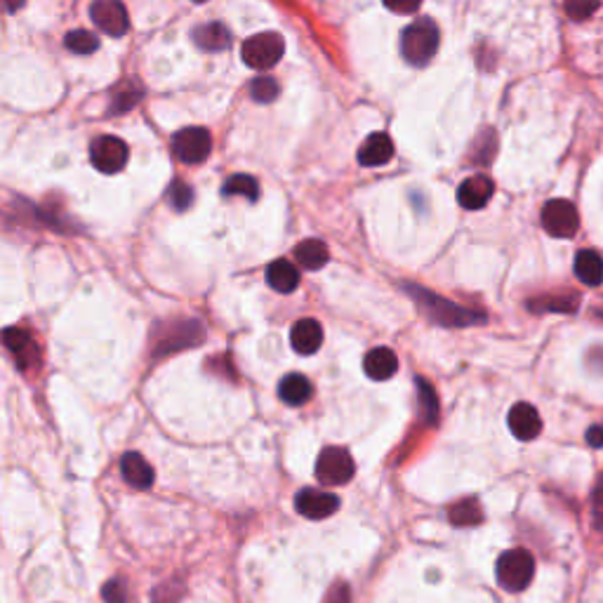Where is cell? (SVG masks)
<instances>
[{"instance_id": "obj_1", "label": "cell", "mask_w": 603, "mask_h": 603, "mask_svg": "<svg viewBox=\"0 0 603 603\" xmlns=\"http://www.w3.org/2000/svg\"><path fill=\"white\" fill-rule=\"evenodd\" d=\"M439 50V26L434 19L420 17L400 34V55L412 67H427Z\"/></svg>"}, {"instance_id": "obj_2", "label": "cell", "mask_w": 603, "mask_h": 603, "mask_svg": "<svg viewBox=\"0 0 603 603\" xmlns=\"http://www.w3.org/2000/svg\"><path fill=\"white\" fill-rule=\"evenodd\" d=\"M408 293L412 295V299H418L420 307L424 309V314L431 318L439 326L448 327H463V326H473V323H483L485 316L476 314L472 309H464V307H457L448 299L439 297V295L429 293V290L420 288V286H406Z\"/></svg>"}, {"instance_id": "obj_3", "label": "cell", "mask_w": 603, "mask_h": 603, "mask_svg": "<svg viewBox=\"0 0 603 603\" xmlns=\"http://www.w3.org/2000/svg\"><path fill=\"white\" fill-rule=\"evenodd\" d=\"M535 576V558L528 549H509L497 558L495 577L502 589L507 592H524Z\"/></svg>"}, {"instance_id": "obj_4", "label": "cell", "mask_w": 603, "mask_h": 603, "mask_svg": "<svg viewBox=\"0 0 603 603\" xmlns=\"http://www.w3.org/2000/svg\"><path fill=\"white\" fill-rule=\"evenodd\" d=\"M286 55V43L278 34H257L243 43L241 59L250 68L265 71V68L276 67Z\"/></svg>"}, {"instance_id": "obj_5", "label": "cell", "mask_w": 603, "mask_h": 603, "mask_svg": "<svg viewBox=\"0 0 603 603\" xmlns=\"http://www.w3.org/2000/svg\"><path fill=\"white\" fill-rule=\"evenodd\" d=\"M354 460L344 448H326L316 460V479L323 485H344L354 479Z\"/></svg>"}, {"instance_id": "obj_6", "label": "cell", "mask_w": 603, "mask_h": 603, "mask_svg": "<svg viewBox=\"0 0 603 603\" xmlns=\"http://www.w3.org/2000/svg\"><path fill=\"white\" fill-rule=\"evenodd\" d=\"M213 151V137L203 128H184L172 137V153L186 165L203 163Z\"/></svg>"}, {"instance_id": "obj_7", "label": "cell", "mask_w": 603, "mask_h": 603, "mask_svg": "<svg viewBox=\"0 0 603 603\" xmlns=\"http://www.w3.org/2000/svg\"><path fill=\"white\" fill-rule=\"evenodd\" d=\"M542 226L554 238L576 236L577 229H580V217H577L576 205L568 203V201H561V198L549 201L542 208Z\"/></svg>"}, {"instance_id": "obj_8", "label": "cell", "mask_w": 603, "mask_h": 603, "mask_svg": "<svg viewBox=\"0 0 603 603\" xmlns=\"http://www.w3.org/2000/svg\"><path fill=\"white\" fill-rule=\"evenodd\" d=\"M128 144L119 137L102 135L90 144V163L104 175H113L128 163Z\"/></svg>"}, {"instance_id": "obj_9", "label": "cell", "mask_w": 603, "mask_h": 603, "mask_svg": "<svg viewBox=\"0 0 603 603\" xmlns=\"http://www.w3.org/2000/svg\"><path fill=\"white\" fill-rule=\"evenodd\" d=\"M90 17L97 28H102L107 36L120 38L130 28V17L120 0H95L90 7Z\"/></svg>"}, {"instance_id": "obj_10", "label": "cell", "mask_w": 603, "mask_h": 603, "mask_svg": "<svg viewBox=\"0 0 603 603\" xmlns=\"http://www.w3.org/2000/svg\"><path fill=\"white\" fill-rule=\"evenodd\" d=\"M295 509L305 519L321 521L333 516L339 509V497L327 491H316V488H305L295 495Z\"/></svg>"}, {"instance_id": "obj_11", "label": "cell", "mask_w": 603, "mask_h": 603, "mask_svg": "<svg viewBox=\"0 0 603 603\" xmlns=\"http://www.w3.org/2000/svg\"><path fill=\"white\" fill-rule=\"evenodd\" d=\"M394 141L387 132H372L366 141L361 144L356 158L363 168H379V165H387L394 158Z\"/></svg>"}, {"instance_id": "obj_12", "label": "cell", "mask_w": 603, "mask_h": 603, "mask_svg": "<svg viewBox=\"0 0 603 603\" xmlns=\"http://www.w3.org/2000/svg\"><path fill=\"white\" fill-rule=\"evenodd\" d=\"M493 192H495L493 180H488L485 175H473L467 177V180L460 184V189H457V201L467 210H481L488 205V201L493 198Z\"/></svg>"}, {"instance_id": "obj_13", "label": "cell", "mask_w": 603, "mask_h": 603, "mask_svg": "<svg viewBox=\"0 0 603 603\" xmlns=\"http://www.w3.org/2000/svg\"><path fill=\"white\" fill-rule=\"evenodd\" d=\"M507 422L509 429H512V434L519 441H533L537 439L542 431L540 412L530 406V403H516V406L509 411Z\"/></svg>"}, {"instance_id": "obj_14", "label": "cell", "mask_w": 603, "mask_h": 603, "mask_svg": "<svg viewBox=\"0 0 603 603\" xmlns=\"http://www.w3.org/2000/svg\"><path fill=\"white\" fill-rule=\"evenodd\" d=\"M290 344L293 349L302 356H311L321 349L323 344V327L316 318H302L290 330Z\"/></svg>"}, {"instance_id": "obj_15", "label": "cell", "mask_w": 603, "mask_h": 603, "mask_svg": "<svg viewBox=\"0 0 603 603\" xmlns=\"http://www.w3.org/2000/svg\"><path fill=\"white\" fill-rule=\"evenodd\" d=\"M120 472H123V479L137 488V491H149L156 481V473H153L151 464L140 455V452H125L123 460H120Z\"/></svg>"}, {"instance_id": "obj_16", "label": "cell", "mask_w": 603, "mask_h": 603, "mask_svg": "<svg viewBox=\"0 0 603 603\" xmlns=\"http://www.w3.org/2000/svg\"><path fill=\"white\" fill-rule=\"evenodd\" d=\"M363 370L370 379H378V382H384V379L394 378L396 370H399V359H396L394 351L390 347H375L366 354L363 359Z\"/></svg>"}, {"instance_id": "obj_17", "label": "cell", "mask_w": 603, "mask_h": 603, "mask_svg": "<svg viewBox=\"0 0 603 603\" xmlns=\"http://www.w3.org/2000/svg\"><path fill=\"white\" fill-rule=\"evenodd\" d=\"M5 347L12 351V356L17 359V363L24 370H28V368L38 361V347H36V342L31 339V335H28L26 330H22V327H7Z\"/></svg>"}, {"instance_id": "obj_18", "label": "cell", "mask_w": 603, "mask_h": 603, "mask_svg": "<svg viewBox=\"0 0 603 603\" xmlns=\"http://www.w3.org/2000/svg\"><path fill=\"white\" fill-rule=\"evenodd\" d=\"M193 43L203 52H222L232 46V34L222 22H210L193 31Z\"/></svg>"}, {"instance_id": "obj_19", "label": "cell", "mask_w": 603, "mask_h": 603, "mask_svg": "<svg viewBox=\"0 0 603 603\" xmlns=\"http://www.w3.org/2000/svg\"><path fill=\"white\" fill-rule=\"evenodd\" d=\"M576 276L580 278V283L589 286V288H597L603 283V257L594 250H580L576 255V265H573Z\"/></svg>"}, {"instance_id": "obj_20", "label": "cell", "mask_w": 603, "mask_h": 603, "mask_svg": "<svg viewBox=\"0 0 603 603\" xmlns=\"http://www.w3.org/2000/svg\"><path fill=\"white\" fill-rule=\"evenodd\" d=\"M311 394H314V387L299 372H290L288 378H283L281 384H278V396L288 406H305L307 400L311 399Z\"/></svg>"}, {"instance_id": "obj_21", "label": "cell", "mask_w": 603, "mask_h": 603, "mask_svg": "<svg viewBox=\"0 0 603 603\" xmlns=\"http://www.w3.org/2000/svg\"><path fill=\"white\" fill-rule=\"evenodd\" d=\"M295 260L302 265V269L316 271L327 265V260H330V253H327L326 243L316 241V238H309V241H302L299 245H295Z\"/></svg>"}, {"instance_id": "obj_22", "label": "cell", "mask_w": 603, "mask_h": 603, "mask_svg": "<svg viewBox=\"0 0 603 603\" xmlns=\"http://www.w3.org/2000/svg\"><path fill=\"white\" fill-rule=\"evenodd\" d=\"M266 281L276 293H293L299 286V271L288 260H276L266 269Z\"/></svg>"}, {"instance_id": "obj_23", "label": "cell", "mask_w": 603, "mask_h": 603, "mask_svg": "<svg viewBox=\"0 0 603 603\" xmlns=\"http://www.w3.org/2000/svg\"><path fill=\"white\" fill-rule=\"evenodd\" d=\"M448 519L457 528H467V525H476L483 521V512H481V504L476 497H467V500L455 502L448 512Z\"/></svg>"}, {"instance_id": "obj_24", "label": "cell", "mask_w": 603, "mask_h": 603, "mask_svg": "<svg viewBox=\"0 0 603 603\" xmlns=\"http://www.w3.org/2000/svg\"><path fill=\"white\" fill-rule=\"evenodd\" d=\"M245 196L248 201H257L260 196V184L250 175H232L222 186V196Z\"/></svg>"}, {"instance_id": "obj_25", "label": "cell", "mask_w": 603, "mask_h": 603, "mask_svg": "<svg viewBox=\"0 0 603 603\" xmlns=\"http://www.w3.org/2000/svg\"><path fill=\"white\" fill-rule=\"evenodd\" d=\"M141 95H144V92H141V88L137 83L135 85H132V83L120 85L119 90H116V95H113V102H111V107H109V113L130 111V109L135 107L137 99H140Z\"/></svg>"}, {"instance_id": "obj_26", "label": "cell", "mask_w": 603, "mask_h": 603, "mask_svg": "<svg viewBox=\"0 0 603 603\" xmlns=\"http://www.w3.org/2000/svg\"><path fill=\"white\" fill-rule=\"evenodd\" d=\"M64 46L71 52H76V55H92V52H97V47H99V40H97V36L90 34V31L78 28V31L67 34Z\"/></svg>"}, {"instance_id": "obj_27", "label": "cell", "mask_w": 603, "mask_h": 603, "mask_svg": "<svg viewBox=\"0 0 603 603\" xmlns=\"http://www.w3.org/2000/svg\"><path fill=\"white\" fill-rule=\"evenodd\" d=\"M250 97L260 104L274 102L278 97V83L274 78H269V76L255 78L253 83H250Z\"/></svg>"}, {"instance_id": "obj_28", "label": "cell", "mask_w": 603, "mask_h": 603, "mask_svg": "<svg viewBox=\"0 0 603 603\" xmlns=\"http://www.w3.org/2000/svg\"><path fill=\"white\" fill-rule=\"evenodd\" d=\"M598 5H601V0H564L566 15L570 19H576V22H585V19L592 17Z\"/></svg>"}, {"instance_id": "obj_29", "label": "cell", "mask_w": 603, "mask_h": 603, "mask_svg": "<svg viewBox=\"0 0 603 603\" xmlns=\"http://www.w3.org/2000/svg\"><path fill=\"white\" fill-rule=\"evenodd\" d=\"M168 201L172 203V208L175 210H186L193 203V189L180 180L172 182L168 189Z\"/></svg>"}, {"instance_id": "obj_30", "label": "cell", "mask_w": 603, "mask_h": 603, "mask_svg": "<svg viewBox=\"0 0 603 603\" xmlns=\"http://www.w3.org/2000/svg\"><path fill=\"white\" fill-rule=\"evenodd\" d=\"M577 305H580V299L566 295V297L549 299V302H530V309L558 311V314H573V311L577 309Z\"/></svg>"}, {"instance_id": "obj_31", "label": "cell", "mask_w": 603, "mask_h": 603, "mask_svg": "<svg viewBox=\"0 0 603 603\" xmlns=\"http://www.w3.org/2000/svg\"><path fill=\"white\" fill-rule=\"evenodd\" d=\"M420 403H422V415L427 418V422H436V411H439V406H436V394L431 391V387H429L424 379H420Z\"/></svg>"}, {"instance_id": "obj_32", "label": "cell", "mask_w": 603, "mask_h": 603, "mask_svg": "<svg viewBox=\"0 0 603 603\" xmlns=\"http://www.w3.org/2000/svg\"><path fill=\"white\" fill-rule=\"evenodd\" d=\"M102 597L107 603H128V592L120 580H109L102 589Z\"/></svg>"}, {"instance_id": "obj_33", "label": "cell", "mask_w": 603, "mask_h": 603, "mask_svg": "<svg viewBox=\"0 0 603 603\" xmlns=\"http://www.w3.org/2000/svg\"><path fill=\"white\" fill-rule=\"evenodd\" d=\"M592 519H594V525H597L598 530H603V476L598 479L597 488H594V495H592Z\"/></svg>"}, {"instance_id": "obj_34", "label": "cell", "mask_w": 603, "mask_h": 603, "mask_svg": "<svg viewBox=\"0 0 603 603\" xmlns=\"http://www.w3.org/2000/svg\"><path fill=\"white\" fill-rule=\"evenodd\" d=\"M382 3L396 15H415L422 5V0H382Z\"/></svg>"}, {"instance_id": "obj_35", "label": "cell", "mask_w": 603, "mask_h": 603, "mask_svg": "<svg viewBox=\"0 0 603 603\" xmlns=\"http://www.w3.org/2000/svg\"><path fill=\"white\" fill-rule=\"evenodd\" d=\"M326 603H351L349 587L344 585V582H335L333 589H330V592H327Z\"/></svg>"}, {"instance_id": "obj_36", "label": "cell", "mask_w": 603, "mask_h": 603, "mask_svg": "<svg viewBox=\"0 0 603 603\" xmlns=\"http://www.w3.org/2000/svg\"><path fill=\"white\" fill-rule=\"evenodd\" d=\"M587 443L594 448H603V427L601 424H594V427L587 429Z\"/></svg>"}, {"instance_id": "obj_37", "label": "cell", "mask_w": 603, "mask_h": 603, "mask_svg": "<svg viewBox=\"0 0 603 603\" xmlns=\"http://www.w3.org/2000/svg\"><path fill=\"white\" fill-rule=\"evenodd\" d=\"M22 5H24V0H5V7H7V12H10V15H12V12H17Z\"/></svg>"}, {"instance_id": "obj_38", "label": "cell", "mask_w": 603, "mask_h": 603, "mask_svg": "<svg viewBox=\"0 0 603 603\" xmlns=\"http://www.w3.org/2000/svg\"><path fill=\"white\" fill-rule=\"evenodd\" d=\"M193 3H205V0H193Z\"/></svg>"}]
</instances>
